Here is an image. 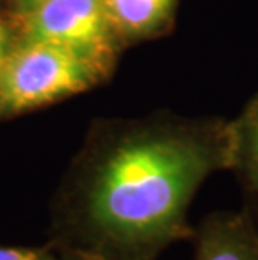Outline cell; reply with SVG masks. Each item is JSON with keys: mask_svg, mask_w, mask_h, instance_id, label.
Returning a JSON list of instances; mask_svg holds the SVG:
<instances>
[{"mask_svg": "<svg viewBox=\"0 0 258 260\" xmlns=\"http://www.w3.org/2000/svg\"><path fill=\"white\" fill-rule=\"evenodd\" d=\"M230 167L232 129L223 116L97 119L54 197L49 242L102 260H158L193 239L196 193Z\"/></svg>", "mask_w": 258, "mask_h": 260, "instance_id": "1", "label": "cell"}, {"mask_svg": "<svg viewBox=\"0 0 258 260\" xmlns=\"http://www.w3.org/2000/svg\"><path fill=\"white\" fill-rule=\"evenodd\" d=\"M109 77L97 64L67 49L17 37L0 69V119L86 92Z\"/></svg>", "mask_w": 258, "mask_h": 260, "instance_id": "2", "label": "cell"}, {"mask_svg": "<svg viewBox=\"0 0 258 260\" xmlns=\"http://www.w3.org/2000/svg\"><path fill=\"white\" fill-rule=\"evenodd\" d=\"M12 20L20 41L56 44L97 64L109 76L124 51L102 0H46Z\"/></svg>", "mask_w": 258, "mask_h": 260, "instance_id": "3", "label": "cell"}, {"mask_svg": "<svg viewBox=\"0 0 258 260\" xmlns=\"http://www.w3.org/2000/svg\"><path fill=\"white\" fill-rule=\"evenodd\" d=\"M191 242L195 260H258V223L246 208L206 215Z\"/></svg>", "mask_w": 258, "mask_h": 260, "instance_id": "4", "label": "cell"}, {"mask_svg": "<svg viewBox=\"0 0 258 260\" xmlns=\"http://www.w3.org/2000/svg\"><path fill=\"white\" fill-rule=\"evenodd\" d=\"M123 47L168 36L174 29L179 0H102Z\"/></svg>", "mask_w": 258, "mask_h": 260, "instance_id": "5", "label": "cell"}, {"mask_svg": "<svg viewBox=\"0 0 258 260\" xmlns=\"http://www.w3.org/2000/svg\"><path fill=\"white\" fill-rule=\"evenodd\" d=\"M232 129V167L243 190L246 210L258 223V91L248 98L240 113L230 119Z\"/></svg>", "mask_w": 258, "mask_h": 260, "instance_id": "6", "label": "cell"}, {"mask_svg": "<svg viewBox=\"0 0 258 260\" xmlns=\"http://www.w3.org/2000/svg\"><path fill=\"white\" fill-rule=\"evenodd\" d=\"M0 260H64L51 242L39 247L2 245L0 243Z\"/></svg>", "mask_w": 258, "mask_h": 260, "instance_id": "7", "label": "cell"}, {"mask_svg": "<svg viewBox=\"0 0 258 260\" xmlns=\"http://www.w3.org/2000/svg\"><path fill=\"white\" fill-rule=\"evenodd\" d=\"M17 42V30L7 10L0 7V69Z\"/></svg>", "mask_w": 258, "mask_h": 260, "instance_id": "8", "label": "cell"}, {"mask_svg": "<svg viewBox=\"0 0 258 260\" xmlns=\"http://www.w3.org/2000/svg\"><path fill=\"white\" fill-rule=\"evenodd\" d=\"M2 2L9 5L7 12L12 15V17H19V15H25L32 12V10L42 5L46 0H2Z\"/></svg>", "mask_w": 258, "mask_h": 260, "instance_id": "9", "label": "cell"}, {"mask_svg": "<svg viewBox=\"0 0 258 260\" xmlns=\"http://www.w3.org/2000/svg\"><path fill=\"white\" fill-rule=\"evenodd\" d=\"M60 253H62L64 260H102L99 257L87 255V253H82V252H60Z\"/></svg>", "mask_w": 258, "mask_h": 260, "instance_id": "10", "label": "cell"}, {"mask_svg": "<svg viewBox=\"0 0 258 260\" xmlns=\"http://www.w3.org/2000/svg\"><path fill=\"white\" fill-rule=\"evenodd\" d=\"M0 7H2V0H0Z\"/></svg>", "mask_w": 258, "mask_h": 260, "instance_id": "11", "label": "cell"}]
</instances>
